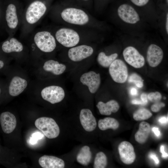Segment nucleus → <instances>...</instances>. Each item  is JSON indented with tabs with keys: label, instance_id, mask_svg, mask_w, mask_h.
Listing matches in <instances>:
<instances>
[{
	"label": "nucleus",
	"instance_id": "obj_1",
	"mask_svg": "<svg viewBox=\"0 0 168 168\" xmlns=\"http://www.w3.org/2000/svg\"><path fill=\"white\" fill-rule=\"evenodd\" d=\"M49 14L51 20L59 25L96 30L98 21L85 10L73 6H68L51 10Z\"/></svg>",
	"mask_w": 168,
	"mask_h": 168
},
{
	"label": "nucleus",
	"instance_id": "obj_2",
	"mask_svg": "<svg viewBox=\"0 0 168 168\" xmlns=\"http://www.w3.org/2000/svg\"><path fill=\"white\" fill-rule=\"evenodd\" d=\"M49 28L58 44L67 48L92 43L97 39L95 30L59 25Z\"/></svg>",
	"mask_w": 168,
	"mask_h": 168
},
{
	"label": "nucleus",
	"instance_id": "obj_3",
	"mask_svg": "<svg viewBox=\"0 0 168 168\" xmlns=\"http://www.w3.org/2000/svg\"><path fill=\"white\" fill-rule=\"evenodd\" d=\"M48 8L44 2L37 0L31 2L23 10L20 29V36L26 38L48 14Z\"/></svg>",
	"mask_w": 168,
	"mask_h": 168
},
{
	"label": "nucleus",
	"instance_id": "obj_4",
	"mask_svg": "<svg viewBox=\"0 0 168 168\" xmlns=\"http://www.w3.org/2000/svg\"><path fill=\"white\" fill-rule=\"evenodd\" d=\"M29 39L33 45L44 53H50L56 49L58 43L49 27L33 31Z\"/></svg>",
	"mask_w": 168,
	"mask_h": 168
},
{
	"label": "nucleus",
	"instance_id": "obj_5",
	"mask_svg": "<svg viewBox=\"0 0 168 168\" xmlns=\"http://www.w3.org/2000/svg\"><path fill=\"white\" fill-rule=\"evenodd\" d=\"M23 10L14 3H10L5 11L6 24L9 36H14L21 26Z\"/></svg>",
	"mask_w": 168,
	"mask_h": 168
},
{
	"label": "nucleus",
	"instance_id": "obj_6",
	"mask_svg": "<svg viewBox=\"0 0 168 168\" xmlns=\"http://www.w3.org/2000/svg\"><path fill=\"white\" fill-rule=\"evenodd\" d=\"M35 127L49 139L57 138L60 133L59 126L52 118L41 117L37 119L35 122Z\"/></svg>",
	"mask_w": 168,
	"mask_h": 168
},
{
	"label": "nucleus",
	"instance_id": "obj_7",
	"mask_svg": "<svg viewBox=\"0 0 168 168\" xmlns=\"http://www.w3.org/2000/svg\"><path fill=\"white\" fill-rule=\"evenodd\" d=\"M91 43L83 44L68 48L67 54L68 58L72 61L78 62L89 58L94 51Z\"/></svg>",
	"mask_w": 168,
	"mask_h": 168
},
{
	"label": "nucleus",
	"instance_id": "obj_8",
	"mask_svg": "<svg viewBox=\"0 0 168 168\" xmlns=\"http://www.w3.org/2000/svg\"><path fill=\"white\" fill-rule=\"evenodd\" d=\"M109 74L114 81L120 83L125 82L128 77V71L125 63L119 59H116L109 68Z\"/></svg>",
	"mask_w": 168,
	"mask_h": 168
},
{
	"label": "nucleus",
	"instance_id": "obj_9",
	"mask_svg": "<svg viewBox=\"0 0 168 168\" xmlns=\"http://www.w3.org/2000/svg\"><path fill=\"white\" fill-rule=\"evenodd\" d=\"M43 99L52 104H54L62 101L65 97L63 89L57 86H51L45 87L41 91Z\"/></svg>",
	"mask_w": 168,
	"mask_h": 168
},
{
	"label": "nucleus",
	"instance_id": "obj_10",
	"mask_svg": "<svg viewBox=\"0 0 168 168\" xmlns=\"http://www.w3.org/2000/svg\"><path fill=\"white\" fill-rule=\"evenodd\" d=\"M123 54L126 62L134 68H140L145 64L144 57L133 47L129 46L126 48Z\"/></svg>",
	"mask_w": 168,
	"mask_h": 168
},
{
	"label": "nucleus",
	"instance_id": "obj_11",
	"mask_svg": "<svg viewBox=\"0 0 168 168\" xmlns=\"http://www.w3.org/2000/svg\"><path fill=\"white\" fill-rule=\"evenodd\" d=\"M117 13L119 18L126 23L134 24L140 20L137 12L132 6L128 4L120 5L118 8Z\"/></svg>",
	"mask_w": 168,
	"mask_h": 168
},
{
	"label": "nucleus",
	"instance_id": "obj_12",
	"mask_svg": "<svg viewBox=\"0 0 168 168\" xmlns=\"http://www.w3.org/2000/svg\"><path fill=\"white\" fill-rule=\"evenodd\" d=\"M80 80L83 85L88 87L89 91L91 93L97 91L101 82L100 74L93 71L83 73L80 77Z\"/></svg>",
	"mask_w": 168,
	"mask_h": 168
},
{
	"label": "nucleus",
	"instance_id": "obj_13",
	"mask_svg": "<svg viewBox=\"0 0 168 168\" xmlns=\"http://www.w3.org/2000/svg\"><path fill=\"white\" fill-rule=\"evenodd\" d=\"M120 158L124 164L130 165L133 163L136 158V155L133 147L129 142H121L118 147Z\"/></svg>",
	"mask_w": 168,
	"mask_h": 168
},
{
	"label": "nucleus",
	"instance_id": "obj_14",
	"mask_svg": "<svg viewBox=\"0 0 168 168\" xmlns=\"http://www.w3.org/2000/svg\"><path fill=\"white\" fill-rule=\"evenodd\" d=\"M164 53L162 49L158 46L152 44L148 47L147 54V60L149 65L155 67L161 62Z\"/></svg>",
	"mask_w": 168,
	"mask_h": 168
},
{
	"label": "nucleus",
	"instance_id": "obj_15",
	"mask_svg": "<svg viewBox=\"0 0 168 168\" xmlns=\"http://www.w3.org/2000/svg\"><path fill=\"white\" fill-rule=\"evenodd\" d=\"M79 118L81 124L86 131L91 132L95 129L96 126V122L90 110L87 109L81 110Z\"/></svg>",
	"mask_w": 168,
	"mask_h": 168
},
{
	"label": "nucleus",
	"instance_id": "obj_16",
	"mask_svg": "<svg viewBox=\"0 0 168 168\" xmlns=\"http://www.w3.org/2000/svg\"><path fill=\"white\" fill-rule=\"evenodd\" d=\"M0 123L3 132L6 134L12 132L16 125L15 116L9 112L1 113L0 115Z\"/></svg>",
	"mask_w": 168,
	"mask_h": 168
},
{
	"label": "nucleus",
	"instance_id": "obj_17",
	"mask_svg": "<svg viewBox=\"0 0 168 168\" xmlns=\"http://www.w3.org/2000/svg\"><path fill=\"white\" fill-rule=\"evenodd\" d=\"M2 49L3 51L6 53H20L23 51L24 46L18 39L12 36L3 42Z\"/></svg>",
	"mask_w": 168,
	"mask_h": 168
},
{
	"label": "nucleus",
	"instance_id": "obj_18",
	"mask_svg": "<svg viewBox=\"0 0 168 168\" xmlns=\"http://www.w3.org/2000/svg\"><path fill=\"white\" fill-rule=\"evenodd\" d=\"M38 162L43 168H63L65 166L62 159L51 156L44 155L40 158Z\"/></svg>",
	"mask_w": 168,
	"mask_h": 168
},
{
	"label": "nucleus",
	"instance_id": "obj_19",
	"mask_svg": "<svg viewBox=\"0 0 168 168\" xmlns=\"http://www.w3.org/2000/svg\"><path fill=\"white\" fill-rule=\"evenodd\" d=\"M27 81L18 76L14 77L11 81L9 87V93L13 96L21 94L26 87Z\"/></svg>",
	"mask_w": 168,
	"mask_h": 168
},
{
	"label": "nucleus",
	"instance_id": "obj_20",
	"mask_svg": "<svg viewBox=\"0 0 168 168\" xmlns=\"http://www.w3.org/2000/svg\"><path fill=\"white\" fill-rule=\"evenodd\" d=\"M96 107L101 114L105 115H109L112 113L117 112L119 108L118 103L114 100H111L106 103L99 101Z\"/></svg>",
	"mask_w": 168,
	"mask_h": 168
},
{
	"label": "nucleus",
	"instance_id": "obj_21",
	"mask_svg": "<svg viewBox=\"0 0 168 168\" xmlns=\"http://www.w3.org/2000/svg\"><path fill=\"white\" fill-rule=\"evenodd\" d=\"M43 68L46 71L50 72L54 75L62 74L65 70L66 67L63 64L59 63L58 61L49 59L44 63Z\"/></svg>",
	"mask_w": 168,
	"mask_h": 168
},
{
	"label": "nucleus",
	"instance_id": "obj_22",
	"mask_svg": "<svg viewBox=\"0 0 168 168\" xmlns=\"http://www.w3.org/2000/svg\"><path fill=\"white\" fill-rule=\"evenodd\" d=\"M150 130L151 126L148 123L145 121L141 122L138 130L135 134V140L140 144L144 143L149 137Z\"/></svg>",
	"mask_w": 168,
	"mask_h": 168
},
{
	"label": "nucleus",
	"instance_id": "obj_23",
	"mask_svg": "<svg viewBox=\"0 0 168 168\" xmlns=\"http://www.w3.org/2000/svg\"><path fill=\"white\" fill-rule=\"evenodd\" d=\"M118 54L116 53L112 54L107 55L104 52H100L98 54L97 61L98 63L104 68L109 67L113 62L117 58Z\"/></svg>",
	"mask_w": 168,
	"mask_h": 168
},
{
	"label": "nucleus",
	"instance_id": "obj_24",
	"mask_svg": "<svg viewBox=\"0 0 168 168\" xmlns=\"http://www.w3.org/2000/svg\"><path fill=\"white\" fill-rule=\"evenodd\" d=\"M119 125V122L115 119L111 117H106L99 120L98 122V126L101 130H105L108 129L116 130Z\"/></svg>",
	"mask_w": 168,
	"mask_h": 168
},
{
	"label": "nucleus",
	"instance_id": "obj_25",
	"mask_svg": "<svg viewBox=\"0 0 168 168\" xmlns=\"http://www.w3.org/2000/svg\"><path fill=\"white\" fill-rule=\"evenodd\" d=\"M91 153L89 147L85 146L83 147L77 156V161L80 164L84 165H87L91 158Z\"/></svg>",
	"mask_w": 168,
	"mask_h": 168
},
{
	"label": "nucleus",
	"instance_id": "obj_26",
	"mask_svg": "<svg viewBox=\"0 0 168 168\" xmlns=\"http://www.w3.org/2000/svg\"><path fill=\"white\" fill-rule=\"evenodd\" d=\"M152 116V113L147 109L144 108L139 109L133 114V119L137 121L147 119Z\"/></svg>",
	"mask_w": 168,
	"mask_h": 168
},
{
	"label": "nucleus",
	"instance_id": "obj_27",
	"mask_svg": "<svg viewBox=\"0 0 168 168\" xmlns=\"http://www.w3.org/2000/svg\"><path fill=\"white\" fill-rule=\"evenodd\" d=\"M107 164V159L105 155L100 152L96 155L94 161V168H104Z\"/></svg>",
	"mask_w": 168,
	"mask_h": 168
},
{
	"label": "nucleus",
	"instance_id": "obj_28",
	"mask_svg": "<svg viewBox=\"0 0 168 168\" xmlns=\"http://www.w3.org/2000/svg\"><path fill=\"white\" fill-rule=\"evenodd\" d=\"M143 80L139 75L136 73L132 74L129 77L128 82H133L138 87L141 88L143 86Z\"/></svg>",
	"mask_w": 168,
	"mask_h": 168
},
{
	"label": "nucleus",
	"instance_id": "obj_29",
	"mask_svg": "<svg viewBox=\"0 0 168 168\" xmlns=\"http://www.w3.org/2000/svg\"><path fill=\"white\" fill-rule=\"evenodd\" d=\"M147 97L148 100L154 103L160 102L162 98L161 94L159 92H152L148 94Z\"/></svg>",
	"mask_w": 168,
	"mask_h": 168
},
{
	"label": "nucleus",
	"instance_id": "obj_30",
	"mask_svg": "<svg viewBox=\"0 0 168 168\" xmlns=\"http://www.w3.org/2000/svg\"><path fill=\"white\" fill-rule=\"evenodd\" d=\"M165 105L164 103L159 102L152 105L151 107V109L153 112H159L162 108L165 107Z\"/></svg>",
	"mask_w": 168,
	"mask_h": 168
},
{
	"label": "nucleus",
	"instance_id": "obj_31",
	"mask_svg": "<svg viewBox=\"0 0 168 168\" xmlns=\"http://www.w3.org/2000/svg\"><path fill=\"white\" fill-rule=\"evenodd\" d=\"M136 5L141 7L147 4L149 0H130Z\"/></svg>",
	"mask_w": 168,
	"mask_h": 168
},
{
	"label": "nucleus",
	"instance_id": "obj_32",
	"mask_svg": "<svg viewBox=\"0 0 168 168\" xmlns=\"http://www.w3.org/2000/svg\"><path fill=\"white\" fill-rule=\"evenodd\" d=\"M141 101L143 103V105H145L147 103V95L146 93H143L141 95Z\"/></svg>",
	"mask_w": 168,
	"mask_h": 168
},
{
	"label": "nucleus",
	"instance_id": "obj_33",
	"mask_svg": "<svg viewBox=\"0 0 168 168\" xmlns=\"http://www.w3.org/2000/svg\"><path fill=\"white\" fill-rule=\"evenodd\" d=\"M149 156L150 158L152 159L154 161L156 164H159V161L155 154L151 153L149 155Z\"/></svg>",
	"mask_w": 168,
	"mask_h": 168
},
{
	"label": "nucleus",
	"instance_id": "obj_34",
	"mask_svg": "<svg viewBox=\"0 0 168 168\" xmlns=\"http://www.w3.org/2000/svg\"><path fill=\"white\" fill-rule=\"evenodd\" d=\"M160 152L162 153V157L164 158H166L168 157V154L166 153L164 150V147L163 145H161L160 148Z\"/></svg>",
	"mask_w": 168,
	"mask_h": 168
},
{
	"label": "nucleus",
	"instance_id": "obj_35",
	"mask_svg": "<svg viewBox=\"0 0 168 168\" xmlns=\"http://www.w3.org/2000/svg\"><path fill=\"white\" fill-rule=\"evenodd\" d=\"M158 121L161 124H166L168 122V118L165 116L161 117L159 119Z\"/></svg>",
	"mask_w": 168,
	"mask_h": 168
},
{
	"label": "nucleus",
	"instance_id": "obj_36",
	"mask_svg": "<svg viewBox=\"0 0 168 168\" xmlns=\"http://www.w3.org/2000/svg\"><path fill=\"white\" fill-rule=\"evenodd\" d=\"M131 103L132 104L134 105H143V103L141 100H138L134 99L132 101Z\"/></svg>",
	"mask_w": 168,
	"mask_h": 168
},
{
	"label": "nucleus",
	"instance_id": "obj_37",
	"mask_svg": "<svg viewBox=\"0 0 168 168\" xmlns=\"http://www.w3.org/2000/svg\"><path fill=\"white\" fill-rule=\"evenodd\" d=\"M152 130L156 136L158 137L160 136V133L158 128L153 127L152 128Z\"/></svg>",
	"mask_w": 168,
	"mask_h": 168
},
{
	"label": "nucleus",
	"instance_id": "obj_38",
	"mask_svg": "<svg viewBox=\"0 0 168 168\" xmlns=\"http://www.w3.org/2000/svg\"><path fill=\"white\" fill-rule=\"evenodd\" d=\"M130 93L132 96H136L138 94V91L134 87H132L131 88L130 91Z\"/></svg>",
	"mask_w": 168,
	"mask_h": 168
},
{
	"label": "nucleus",
	"instance_id": "obj_39",
	"mask_svg": "<svg viewBox=\"0 0 168 168\" xmlns=\"http://www.w3.org/2000/svg\"><path fill=\"white\" fill-rule=\"evenodd\" d=\"M166 30L167 34H168V14L167 13L166 16Z\"/></svg>",
	"mask_w": 168,
	"mask_h": 168
},
{
	"label": "nucleus",
	"instance_id": "obj_40",
	"mask_svg": "<svg viewBox=\"0 0 168 168\" xmlns=\"http://www.w3.org/2000/svg\"><path fill=\"white\" fill-rule=\"evenodd\" d=\"M4 65V63L3 62L0 60V69L3 68Z\"/></svg>",
	"mask_w": 168,
	"mask_h": 168
},
{
	"label": "nucleus",
	"instance_id": "obj_41",
	"mask_svg": "<svg viewBox=\"0 0 168 168\" xmlns=\"http://www.w3.org/2000/svg\"><path fill=\"white\" fill-rule=\"evenodd\" d=\"M82 0L84 1H89V0Z\"/></svg>",
	"mask_w": 168,
	"mask_h": 168
},
{
	"label": "nucleus",
	"instance_id": "obj_42",
	"mask_svg": "<svg viewBox=\"0 0 168 168\" xmlns=\"http://www.w3.org/2000/svg\"><path fill=\"white\" fill-rule=\"evenodd\" d=\"M166 1L167 2V3H168V0H166Z\"/></svg>",
	"mask_w": 168,
	"mask_h": 168
},
{
	"label": "nucleus",
	"instance_id": "obj_43",
	"mask_svg": "<svg viewBox=\"0 0 168 168\" xmlns=\"http://www.w3.org/2000/svg\"><path fill=\"white\" fill-rule=\"evenodd\" d=\"M0 92H1V90H0Z\"/></svg>",
	"mask_w": 168,
	"mask_h": 168
}]
</instances>
